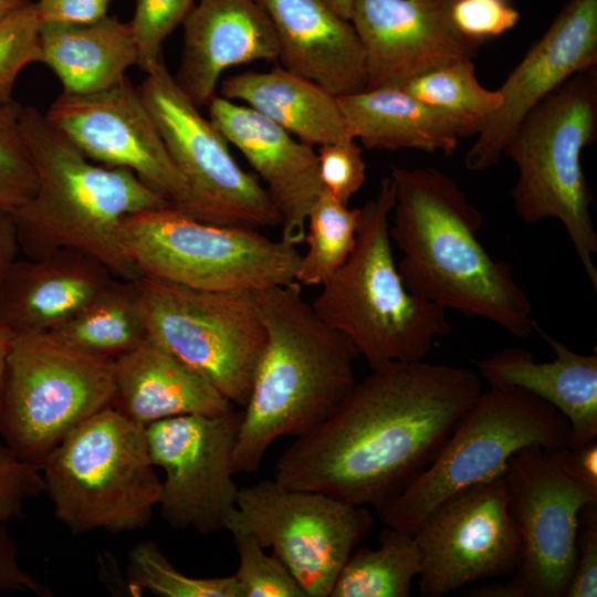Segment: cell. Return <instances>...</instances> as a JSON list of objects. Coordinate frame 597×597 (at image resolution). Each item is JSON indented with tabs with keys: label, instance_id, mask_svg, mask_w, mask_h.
Wrapping results in <instances>:
<instances>
[{
	"label": "cell",
	"instance_id": "obj_1",
	"mask_svg": "<svg viewBox=\"0 0 597 597\" xmlns=\"http://www.w3.org/2000/svg\"><path fill=\"white\" fill-rule=\"evenodd\" d=\"M481 392L463 367L422 359L371 369L284 450L275 479L378 511L433 461Z\"/></svg>",
	"mask_w": 597,
	"mask_h": 597
},
{
	"label": "cell",
	"instance_id": "obj_2",
	"mask_svg": "<svg viewBox=\"0 0 597 597\" xmlns=\"http://www.w3.org/2000/svg\"><path fill=\"white\" fill-rule=\"evenodd\" d=\"M391 241L415 295L488 320L517 338L535 331L532 304L513 268L479 239L482 217L454 180L432 168L392 167Z\"/></svg>",
	"mask_w": 597,
	"mask_h": 597
},
{
	"label": "cell",
	"instance_id": "obj_3",
	"mask_svg": "<svg viewBox=\"0 0 597 597\" xmlns=\"http://www.w3.org/2000/svg\"><path fill=\"white\" fill-rule=\"evenodd\" d=\"M265 345L233 453L235 473L255 472L281 437H301L324 421L357 381L356 347L307 303L296 281L255 291Z\"/></svg>",
	"mask_w": 597,
	"mask_h": 597
},
{
	"label": "cell",
	"instance_id": "obj_4",
	"mask_svg": "<svg viewBox=\"0 0 597 597\" xmlns=\"http://www.w3.org/2000/svg\"><path fill=\"white\" fill-rule=\"evenodd\" d=\"M19 121L38 184L10 216L19 248L29 259L74 248L98 259L115 277L136 280L121 247V223L172 203L132 170L95 164L36 108L21 107Z\"/></svg>",
	"mask_w": 597,
	"mask_h": 597
},
{
	"label": "cell",
	"instance_id": "obj_5",
	"mask_svg": "<svg viewBox=\"0 0 597 597\" xmlns=\"http://www.w3.org/2000/svg\"><path fill=\"white\" fill-rule=\"evenodd\" d=\"M395 189L381 180L376 197L360 207L355 247L311 303L315 313L356 347L370 369L425 359L451 325L447 310L405 285L389 232Z\"/></svg>",
	"mask_w": 597,
	"mask_h": 597
},
{
	"label": "cell",
	"instance_id": "obj_6",
	"mask_svg": "<svg viewBox=\"0 0 597 597\" xmlns=\"http://www.w3.org/2000/svg\"><path fill=\"white\" fill-rule=\"evenodd\" d=\"M597 136V70L578 72L542 100L520 123L503 156L517 167L511 190L519 218L562 222L584 273L597 291V231L582 154Z\"/></svg>",
	"mask_w": 597,
	"mask_h": 597
},
{
	"label": "cell",
	"instance_id": "obj_7",
	"mask_svg": "<svg viewBox=\"0 0 597 597\" xmlns=\"http://www.w3.org/2000/svg\"><path fill=\"white\" fill-rule=\"evenodd\" d=\"M155 468L145 427L113 407L75 428L41 464L53 514L73 535L145 527L160 501Z\"/></svg>",
	"mask_w": 597,
	"mask_h": 597
},
{
	"label": "cell",
	"instance_id": "obj_8",
	"mask_svg": "<svg viewBox=\"0 0 597 597\" xmlns=\"http://www.w3.org/2000/svg\"><path fill=\"white\" fill-rule=\"evenodd\" d=\"M569 434L568 420L548 402L490 387L458 420L433 461L377 513L387 526L413 534L452 493L503 475L521 449L568 448Z\"/></svg>",
	"mask_w": 597,
	"mask_h": 597
},
{
	"label": "cell",
	"instance_id": "obj_9",
	"mask_svg": "<svg viewBox=\"0 0 597 597\" xmlns=\"http://www.w3.org/2000/svg\"><path fill=\"white\" fill-rule=\"evenodd\" d=\"M119 242L139 275L205 291H249L294 281L301 253L260 230L193 219L172 205L127 216Z\"/></svg>",
	"mask_w": 597,
	"mask_h": 597
},
{
	"label": "cell",
	"instance_id": "obj_10",
	"mask_svg": "<svg viewBox=\"0 0 597 597\" xmlns=\"http://www.w3.org/2000/svg\"><path fill=\"white\" fill-rule=\"evenodd\" d=\"M114 360L50 334L14 335L0 391V438L41 469L66 436L112 406Z\"/></svg>",
	"mask_w": 597,
	"mask_h": 597
},
{
	"label": "cell",
	"instance_id": "obj_11",
	"mask_svg": "<svg viewBox=\"0 0 597 597\" xmlns=\"http://www.w3.org/2000/svg\"><path fill=\"white\" fill-rule=\"evenodd\" d=\"M136 284L148 336L243 408L265 345L254 293L197 290L145 275Z\"/></svg>",
	"mask_w": 597,
	"mask_h": 597
},
{
	"label": "cell",
	"instance_id": "obj_12",
	"mask_svg": "<svg viewBox=\"0 0 597 597\" xmlns=\"http://www.w3.org/2000/svg\"><path fill=\"white\" fill-rule=\"evenodd\" d=\"M145 74L138 92L188 186L187 202L178 210L217 226L280 227L265 188L238 165L229 143L179 88L164 59Z\"/></svg>",
	"mask_w": 597,
	"mask_h": 597
},
{
	"label": "cell",
	"instance_id": "obj_13",
	"mask_svg": "<svg viewBox=\"0 0 597 597\" xmlns=\"http://www.w3.org/2000/svg\"><path fill=\"white\" fill-rule=\"evenodd\" d=\"M374 524L365 506L276 479L240 488L226 528L253 536L286 566L306 597H329L346 561Z\"/></svg>",
	"mask_w": 597,
	"mask_h": 597
},
{
	"label": "cell",
	"instance_id": "obj_14",
	"mask_svg": "<svg viewBox=\"0 0 597 597\" xmlns=\"http://www.w3.org/2000/svg\"><path fill=\"white\" fill-rule=\"evenodd\" d=\"M242 419L234 408L220 415H186L147 426L150 460L165 472L159 509L175 528L201 534L226 528L240 488L233 453Z\"/></svg>",
	"mask_w": 597,
	"mask_h": 597
},
{
	"label": "cell",
	"instance_id": "obj_15",
	"mask_svg": "<svg viewBox=\"0 0 597 597\" xmlns=\"http://www.w3.org/2000/svg\"><path fill=\"white\" fill-rule=\"evenodd\" d=\"M567 451L525 447L509 460L503 474L521 537L515 575L528 597H565L577 557L579 512L597 502L596 493L563 472Z\"/></svg>",
	"mask_w": 597,
	"mask_h": 597
},
{
	"label": "cell",
	"instance_id": "obj_16",
	"mask_svg": "<svg viewBox=\"0 0 597 597\" xmlns=\"http://www.w3.org/2000/svg\"><path fill=\"white\" fill-rule=\"evenodd\" d=\"M420 554L419 591L442 597L515 572L521 551L504 475L461 489L438 504L412 534Z\"/></svg>",
	"mask_w": 597,
	"mask_h": 597
},
{
	"label": "cell",
	"instance_id": "obj_17",
	"mask_svg": "<svg viewBox=\"0 0 597 597\" xmlns=\"http://www.w3.org/2000/svg\"><path fill=\"white\" fill-rule=\"evenodd\" d=\"M44 115L91 160L127 168L165 195L175 208L186 205L187 182L128 76L94 93L62 92Z\"/></svg>",
	"mask_w": 597,
	"mask_h": 597
},
{
	"label": "cell",
	"instance_id": "obj_18",
	"mask_svg": "<svg viewBox=\"0 0 597 597\" xmlns=\"http://www.w3.org/2000/svg\"><path fill=\"white\" fill-rule=\"evenodd\" d=\"M596 64L597 0H568L498 90L501 106L467 151V169L496 165L524 117L574 74Z\"/></svg>",
	"mask_w": 597,
	"mask_h": 597
},
{
	"label": "cell",
	"instance_id": "obj_19",
	"mask_svg": "<svg viewBox=\"0 0 597 597\" xmlns=\"http://www.w3.org/2000/svg\"><path fill=\"white\" fill-rule=\"evenodd\" d=\"M349 21L364 51L365 90L401 86L479 49L453 29L446 0H353Z\"/></svg>",
	"mask_w": 597,
	"mask_h": 597
},
{
	"label": "cell",
	"instance_id": "obj_20",
	"mask_svg": "<svg viewBox=\"0 0 597 597\" xmlns=\"http://www.w3.org/2000/svg\"><path fill=\"white\" fill-rule=\"evenodd\" d=\"M209 119L265 184L280 216L281 240L304 241L310 209L323 191L317 153L254 109L219 94L207 105Z\"/></svg>",
	"mask_w": 597,
	"mask_h": 597
},
{
	"label": "cell",
	"instance_id": "obj_21",
	"mask_svg": "<svg viewBox=\"0 0 597 597\" xmlns=\"http://www.w3.org/2000/svg\"><path fill=\"white\" fill-rule=\"evenodd\" d=\"M182 25L184 44L174 78L199 108L217 95L226 70L279 57L272 22L256 0H195Z\"/></svg>",
	"mask_w": 597,
	"mask_h": 597
},
{
	"label": "cell",
	"instance_id": "obj_22",
	"mask_svg": "<svg viewBox=\"0 0 597 597\" xmlns=\"http://www.w3.org/2000/svg\"><path fill=\"white\" fill-rule=\"evenodd\" d=\"M113 277L98 259L74 248L14 260L0 286V320L14 335L49 334Z\"/></svg>",
	"mask_w": 597,
	"mask_h": 597
},
{
	"label": "cell",
	"instance_id": "obj_23",
	"mask_svg": "<svg viewBox=\"0 0 597 597\" xmlns=\"http://www.w3.org/2000/svg\"><path fill=\"white\" fill-rule=\"evenodd\" d=\"M272 22L283 66L335 96L366 87L365 56L348 19L326 0H256Z\"/></svg>",
	"mask_w": 597,
	"mask_h": 597
},
{
	"label": "cell",
	"instance_id": "obj_24",
	"mask_svg": "<svg viewBox=\"0 0 597 597\" xmlns=\"http://www.w3.org/2000/svg\"><path fill=\"white\" fill-rule=\"evenodd\" d=\"M537 331L555 353L538 363L522 348H505L476 363L491 388L526 391L555 407L569 422V449L597 437V355H584Z\"/></svg>",
	"mask_w": 597,
	"mask_h": 597
},
{
	"label": "cell",
	"instance_id": "obj_25",
	"mask_svg": "<svg viewBox=\"0 0 597 597\" xmlns=\"http://www.w3.org/2000/svg\"><path fill=\"white\" fill-rule=\"evenodd\" d=\"M147 427L186 415H220L232 405L212 384L149 336L114 360L112 406Z\"/></svg>",
	"mask_w": 597,
	"mask_h": 597
},
{
	"label": "cell",
	"instance_id": "obj_26",
	"mask_svg": "<svg viewBox=\"0 0 597 597\" xmlns=\"http://www.w3.org/2000/svg\"><path fill=\"white\" fill-rule=\"evenodd\" d=\"M350 136L378 150L419 149L452 155L480 125L432 107L400 86H383L337 96Z\"/></svg>",
	"mask_w": 597,
	"mask_h": 597
},
{
	"label": "cell",
	"instance_id": "obj_27",
	"mask_svg": "<svg viewBox=\"0 0 597 597\" xmlns=\"http://www.w3.org/2000/svg\"><path fill=\"white\" fill-rule=\"evenodd\" d=\"M219 93L243 102L313 147L352 137L337 96L285 67L228 76Z\"/></svg>",
	"mask_w": 597,
	"mask_h": 597
},
{
	"label": "cell",
	"instance_id": "obj_28",
	"mask_svg": "<svg viewBox=\"0 0 597 597\" xmlns=\"http://www.w3.org/2000/svg\"><path fill=\"white\" fill-rule=\"evenodd\" d=\"M42 63L55 74L63 92L87 94L122 82L138 63L130 22L114 17L90 23H42Z\"/></svg>",
	"mask_w": 597,
	"mask_h": 597
},
{
	"label": "cell",
	"instance_id": "obj_29",
	"mask_svg": "<svg viewBox=\"0 0 597 597\" xmlns=\"http://www.w3.org/2000/svg\"><path fill=\"white\" fill-rule=\"evenodd\" d=\"M49 334L109 359L132 350L148 336L136 280L113 277L72 318Z\"/></svg>",
	"mask_w": 597,
	"mask_h": 597
},
{
	"label": "cell",
	"instance_id": "obj_30",
	"mask_svg": "<svg viewBox=\"0 0 597 597\" xmlns=\"http://www.w3.org/2000/svg\"><path fill=\"white\" fill-rule=\"evenodd\" d=\"M420 572L421 554L413 535L387 526L377 548L354 549L329 597H408Z\"/></svg>",
	"mask_w": 597,
	"mask_h": 597
},
{
	"label": "cell",
	"instance_id": "obj_31",
	"mask_svg": "<svg viewBox=\"0 0 597 597\" xmlns=\"http://www.w3.org/2000/svg\"><path fill=\"white\" fill-rule=\"evenodd\" d=\"M360 208H349L322 191L308 211L304 241L294 281L300 285L321 286L347 260L357 238Z\"/></svg>",
	"mask_w": 597,
	"mask_h": 597
},
{
	"label": "cell",
	"instance_id": "obj_32",
	"mask_svg": "<svg viewBox=\"0 0 597 597\" xmlns=\"http://www.w3.org/2000/svg\"><path fill=\"white\" fill-rule=\"evenodd\" d=\"M400 87L432 107L476 122L480 129L502 103L498 90L490 91L480 84L472 59L448 62Z\"/></svg>",
	"mask_w": 597,
	"mask_h": 597
},
{
	"label": "cell",
	"instance_id": "obj_33",
	"mask_svg": "<svg viewBox=\"0 0 597 597\" xmlns=\"http://www.w3.org/2000/svg\"><path fill=\"white\" fill-rule=\"evenodd\" d=\"M128 587L161 597H242L234 576L198 578L177 570L153 541L136 544L128 554Z\"/></svg>",
	"mask_w": 597,
	"mask_h": 597
},
{
	"label": "cell",
	"instance_id": "obj_34",
	"mask_svg": "<svg viewBox=\"0 0 597 597\" xmlns=\"http://www.w3.org/2000/svg\"><path fill=\"white\" fill-rule=\"evenodd\" d=\"M21 107L0 105V213L11 216L36 190L33 161L20 128Z\"/></svg>",
	"mask_w": 597,
	"mask_h": 597
},
{
	"label": "cell",
	"instance_id": "obj_35",
	"mask_svg": "<svg viewBox=\"0 0 597 597\" xmlns=\"http://www.w3.org/2000/svg\"><path fill=\"white\" fill-rule=\"evenodd\" d=\"M42 22L31 1L0 20V105L12 102L20 72L29 64L42 63Z\"/></svg>",
	"mask_w": 597,
	"mask_h": 597
},
{
	"label": "cell",
	"instance_id": "obj_36",
	"mask_svg": "<svg viewBox=\"0 0 597 597\" xmlns=\"http://www.w3.org/2000/svg\"><path fill=\"white\" fill-rule=\"evenodd\" d=\"M239 556L233 574L242 597H306L286 566L249 534H232Z\"/></svg>",
	"mask_w": 597,
	"mask_h": 597
},
{
	"label": "cell",
	"instance_id": "obj_37",
	"mask_svg": "<svg viewBox=\"0 0 597 597\" xmlns=\"http://www.w3.org/2000/svg\"><path fill=\"white\" fill-rule=\"evenodd\" d=\"M195 0H136L130 21L138 63L147 72L163 57L165 40L182 23Z\"/></svg>",
	"mask_w": 597,
	"mask_h": 597
},
{
	"label": "cell",
	"instance_id": "obj_38",
	"mask_svg": "<svg viewBox=\"0 0 597 597\" xmlns=\"http://www.w3.org/2000/svg\"><path fill=\"white\" fill-rule=\"evenodd\" d=\"M446 7L458 34L478 46L510 31L520 20L510 0H446Z\"/></svg>",
	"mask_w": 597,
	"mask_h": 597
},
{
	"label": "cell",
	"instance_id": "obj_39",
	"mask_svg": "<svg viewBox=\"0 0 597 597\" xmlns=\"http://www.w3.org/2000/svg\"><path fill=\"white\" fill-rule=\"evenodd\" d=\"M317 161L323 190L344 203L365 184L366 163L353 137L321 145Z\"/></svg>",
	"mask_w": 597,
	"mask_h": 597
},
{
	"label": "cell",
	"instance_id": "obj_40",
	"mask_svg": "<svg viewBox=\"0 0 597 597\" xmlns=\"http://www.w3.org/2000/svg\"><path fill=\"white\" fill-rule=\"evenodd\" d=\"M43 492L41 469L0 443V524L21 517L27 502Z\"/></svg>",
	"mask_w": 597,
	"mask_h": 597
},
{
	"label": "cell",
	"instance_id": "obj_41",
	"mask_svg": "<svg viewBox=\"0 0 597 597\" xmlns=\"http://www.w3.org/2000/svg\"><path fill=\"white\" fill-rule=\"evenodd\" d=\"M597 596V527L584 526L577 540V557L565 597Z\"/></svg>",
	"mask_w": 597,
	"mask_h": 597
},
{
	"label": "cell",
	"instance_id": "obj_42",
	"mask_svg": "<svg viewBox=\"0 0 597 597\" xmlns=\"http://www.w3.org/2000/svg\"><path fill=\"white\" fill-rule=\"evenodd\" d=\"M14 590L30 591L40 597L51 596L45 586L22 568L17 544L6 524H0V594Z\"/></svg>",
	"mask_w": 597,
	"mask_h": 597
},
{
	"label": "cell",
	"instance_id": "obj_43",
	"mask_svg": "<svg viewBox=\"0 0 597 597\" xmlns=\"http://www.w3.org/2000/svg\"><path fill=\"white\" fill-rule=\"evenodd\" d=\"M112 0H38L42 23L82 24L107 15Z\"/></svg>",
	"mask_w": 597,
	"mask_h": 597
},
{
	"label": "cell",
	"instance_id": "obj_44",
	"mask_svg": "<svg viewBox=\"0 0 597 597\" xmlns=\"http://www.w3.org/2000/svg\"><path fill=\"white\" fill-rule=\"evenodd\" d=\"M561 468L569 479L597 494L596 440L576 449H568L562 459Z\"/></svg>",
	"mask_w": 597,
	"mask_h": 597
},
{
	"label": "cell",
	"instance_id": "obj_45",
	"mask_svg": "<svg viewBox=\"0 0 597 597\" xmlns=\"http://www.w3.org/2000/svg\"><path fill=\"white\" fill-rule=\"evenodd\" d=\"M18 249L13 221L9 214L0 213V286L10 265L15 260Z\"/></svg>",
	"mask_w": 597,
	"mask_h": 597
},
{
	"label": "cell",
	"instance_id": "obj_46",
	"mask_svg": "<svg viewBox=\"0 0 597 597\" xmlns=\"http://www.w3.org/2000/svg\"><path fill=\"white\" fill-rule=\"evenodd\" d=\"M468 597H528L523 582L514 575L505 583H496L475 587L465 594Z\"/></svg>",
	"mask_w": 597,
	"mask_h": 597
},
{
	"label": "cell",
	"instance_id": "obj_47",
	"mask_svg": "<svg viewBox=\"0 0 597 597\" xmlns=\"http://www.w3.org/2000/svg\"><path fill=\"white\" fill-rule=\"evenodd\" d=\"M14 334L0 320V391L3 384L7 362L12 346Z\"/></svg>",
	"mask_w": 597,
	"mask_h": 597
},
{
	"label": "cell",
	"instance_id": "obj_48",
	"mask_svg": "<svg viewBox=\"0 0 597 597\" xmlns=\"http://www.w3.org/2000/svg\"><path fill=\"white\" fill-rule=\"evenodd\" d=\"M32 0H0V20Z\"/></svg>",
	"mask_w": 597,
	"mask_h": 597
},
{
	"label": "cell",
	"instance_id": "obj_49",
	"mask_svg": "<svg viewBox=\"0 0 597 597\" xmlns=\"http://www.w3.org/2000/svg\"><path fill=\"white\" fill-rule=\"evenodd\" d=\"M342 17L350 18L353 0H326Z\"/></svg>",
	"mask_w": 597,
	"mask_h": 597
}]
</instances>
